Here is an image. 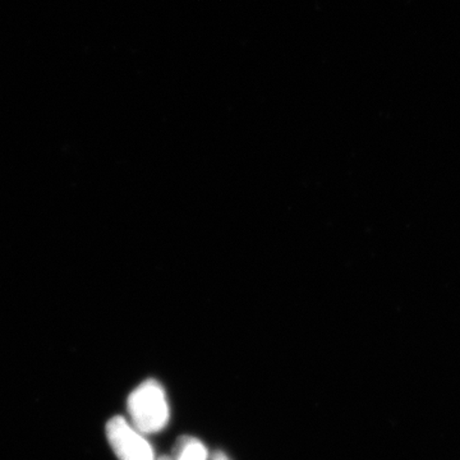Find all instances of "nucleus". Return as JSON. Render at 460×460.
<instances>
[{
  "label": "nucleus",
  "instance_id": "obj_1",
  "mask_svg": "<svg viewBox=\"0 0 460 460\" xmlns=\"http://www.w3.org/2000/svg\"><path fill=\"white\" fill-rule=\"evenodd\" d=\"M128 413L133 428L141 434H156L168 425L171 419L164 389L155 380H147L129 395Z\"/></svg>",
  "mask_w": 460,
  "mask_h": 460
},
{
  "label": "nucleus",
  "instance_id": "obj_2",
  "mask_svg": "<svg viewBox=\"0 0 460 460\" xmlns=\"http://www.w3.org/2000/svg\"><path fill=\"white\" fill-rule=\"evenodd\" d=\"M107 438L119 460H156L153 447L144 434L124 417L117 416L107 423Z\"/></svg>",
  "mask_w": 460,
  "mask_h": 460
},
{
  "label": "nucleus",
  "instance_id": "obj_3",
  "mask_svg": "<svg viewBox=\"0 0 460 460\" xmlns=\"http://www.w3.org/2000/svg\"><path fill=\"white\" fill-rule=\"evenodd\" d=\"M208 447L201 441L183 436L174 447L172 460H208Z\"/></svg>",
  "mask_w": 460,
  "mask_h": 460
},
{
  "label": "nucleus",
  "instance_id": "obj_4",
  "mask_svg": "<svg viewBox=\"0 0 460 460\" xmlns=\"http://www.w3.org/2000/svg\"><path fill=\"white\" fill-rule=\"evenodd\" d=\"M214 460H229V459H228V456H226V454L217 453V454H215Z\"/></svg>",
  "mask_w": 460,
  "mask_h": 460
},
{
  "label": "nucleus",
  "instance_id": "obj_5",
  "mask_svg": "<svg viewBox=\"0 0 460 460\" xmlns=\"http://www.w3.org/2000/svg\"><path fill=\"white\" fill-rule=\"evenodd\" d=\"M157 460H172V458H169V456H162V458H159Z\"/></svg>",
  "mask_w": 460,
  "mask_h": 460
}]
</instances>
